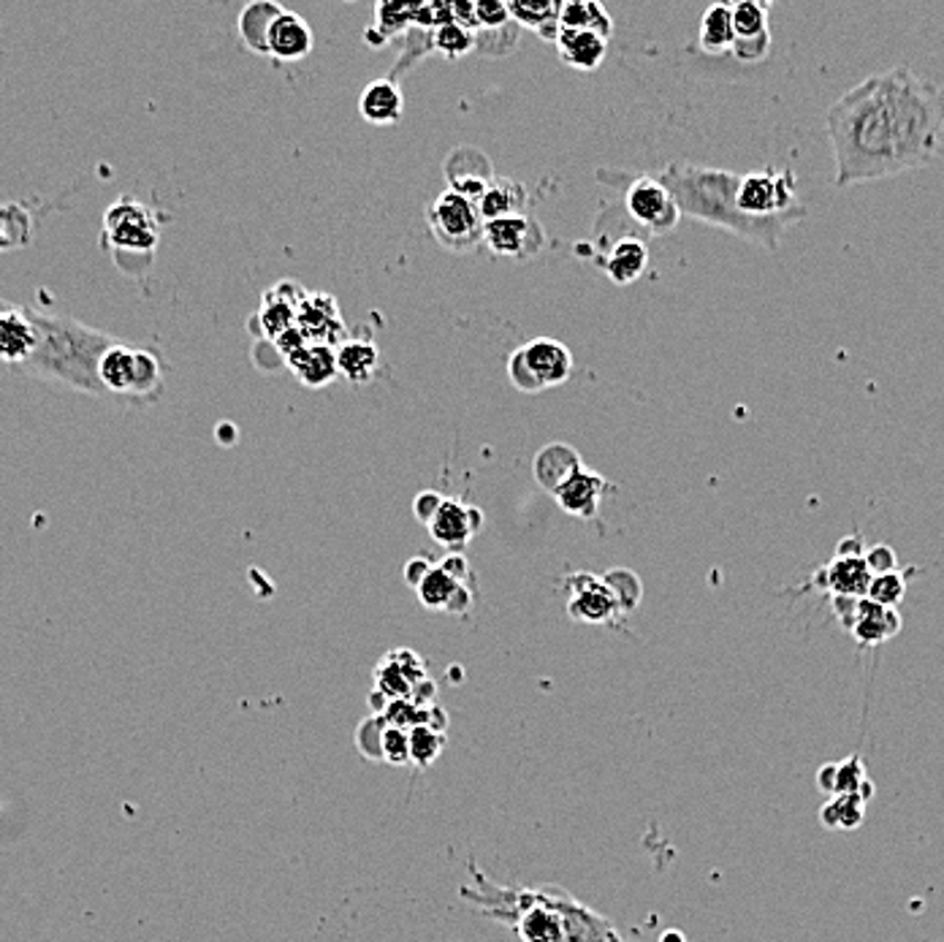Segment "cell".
<instances>
[{
    "label": "cell",
    "mask_w": 944,
    "mask_h": 942,
    "mask_svg": "<svg viewBox=\"0 0 944 942\" xmlns=\"http://www.w3.org/2000/svg\"><path fill=\"white\" fill-rule=\"evenodd\" d=\"M825 126L836 188L925 169L942 147L944 92L910 66H896L844 92Z\"/></svg>",
    "instance_id": "cell-1"
},
{
    "label": "cell",
    "mask_w": 944,
    "mask_h": 942,
    "mask_svg": "<svg viewBox=\"0 0 944 942\" xmlns=\"http://www.w3.org/2000/svg\"><path fill=\"white\" fill-rule=\"evenodd\" d=\"M657 180L665 182V188L674 194L682 218L717 226V229L736 234L744 242L761 245L768 254L779 250L782 234L789 226L801 224L809 215V209H798V212L776 215V218H749L738 209L736 201L742 175L727 169L670 161L659 169Z\"/></svg>",
    "instance_id": "cell-2"
},
{
    "label": "cell",
    "mask_w": 944,
    "mask_h": 942,
    "mask_svg": "<svg viewBox=\"0 0 944 942\" xmlns=\"http://www.w3.org/2000/svg\"><path fill=\"white\" fill-rule=\"evenodd\" d=\"M28 313L39 329V348L22 373L44 375L96 397L103 394L98 384V359L115 343V337L33 305H28Z\"/></svg>",
    "instance_id": "cell-3"
},
{
    "label": "cell",
    "mask_w": 944,
    "mask_h": 942,
    "mask_svg": "<svg viewBox=\"0 0 944 942\" xmlns=\"http://www.w3.org/2000/svg\"><path fill=\"white\" fill-rule=\"evenodd\" d=\"M158 226L160 218L150 207L131 199V196H122L103 212L101 242L115 256V264L122 272H128V267H131L128 261H136V269L141 275L150 267L158 250Z\"/></svg>",
    "instance_id": "cell-4"
},
{
    "label": "cell",
    "mask_w": 944,
    "mask_h": 942,
    "mask_svg": "<svg viewBox=\"0 0 944 942\" xmlns=\"http://www.w3.org/2000/svg\"><path fill=\"white\" fill-rule=\"evenodd\" d=\"M429 231L450 254H470L484 242V218L467 196L443 190L427 215Z\"/></svg>",
    "instance_id": "cell-5"
},
{
    "label": "cell",
    "mask_w": 944,
    "mask_h": 942,
    "mask_svg": "<svg viewBox=\"0 0 944 942\" xmlns=\"http://www.w3.org/2000/svg\"><path fill=\"white\" fill-rule=\"evenodd\" d=\"M622 182H627L625 188V212L635 226H640V231L646 237H659V234L674 231L682 220L678 212L674 194L665 188V182H659L652 175H629L625 171H616Z\"/></svg>",
    "instance_id": "cell-6"
},
{
    "label": "cell",
    "mask_w": 944,
    "mask_h": 942,
    "mask_svg": "<svg viewBox=\"0 0 944 942\" xmlns=\"http://www.w3.org/2000/svg\"><path fill=\"white\" fill-rule=\"evenodd\" d=\"M738 209L749 218H776L806 209L798 201L793 169H761L742 175L738 182Z\"/></svg>",
    "instance_id": "cell-7"
},
{
    "label": "cell",
    "mask_w": 944,
    "mask_h": 942,
    "mask_svg": "<svg viewBox=\"0 0 944 942\" xmlns=\"http://www.w3.org/2000/svg\"><path fill=\"white\" fill-rule=\"evenodd\" d=\"M484 245L497 258H510V261H527L538 256L546 245V231L535 218L524 215H508V218L486 220L484 224Z\"/></svg>",
    "instance_id": "cell-8"
},
{
    "label": "cell",
    "mask_w": 944,
    "mask_h": 942,
    "mask_svg": "<svg viewBox=\"0 0 944 942\" xmlns=\"http://www.w3.org/2000/svg\"><path fill=\"white\" fill-rule=\"evenodd\" d=\"M39 348V329L30 318L28 305L17 307L0 299V361L22 369Z\"/></svg>",
    "instance_id": "cell-9"
},
{
    "label": "cell",
    "mask_w": 944,
    "mask_h": 942,
    "mask_svg": "<svg viewBox=\"0 0 944 942\" xmlns=\"http://www.w3.org/2000/svg\"><path fill=\"white\" fill-rule=\"evenodd\" d=\"M296 326L307 337V343L337 348L348 340V329H345L342 316H339L337 299L324 291L307 294V299L299 305V313H296Z\"/></svg>",
    "instance_id": "cell-10"
},
{
    "label": "cell",
    "mask_w": 944,
    "mask_h": 942,
    "mask_svg": "<svg viewBox=\"0 0 944 942\" xmlns=\"http://www.w3.org/2000/svg\"><path fill=\"white\" fill-rule=\"evenodd\" d=\"M521 354L543 391L567 384L573 375V367H576L570 348H567L565 343L554 340V337H535V340L521 345Z\"/></svg>",
    "instance_id": "cell-11"
},
{
    "label": "cell",
    "mask_w": 944,
    "mask_h": 942,
    "mask_svg": "<svg viewBox=\"0 0 944 942\" xmlns=\"http://www.w3.org/2000/svg\"><path fill=\"white\" fill-rule=\"evenodd\" d=\"M446 177L448 190L467 196V199L478 205V199L486 194V188L495 182V169H491V161L480 150H475V147H459V150L450 152V158L446 161Z\"/></svg>",
    "instance_id": "cell-12"
},
{
    "label": "cell",
    "mask_w": 944,
    "mask_h": 942,
    "mask_svg": "<svg viewBox=\"0 0 944 942\" xmlns=\"http://www.w3.org/2000/svg\"><path fill=\"white\" fill-rule=\"evenodd\" d=\"M573 601H570V617L578 622H608L619 612V603H616L614 593L606 584V578L595 574H576L570 578Z\"/></svg>",
    "instance_id": "cell-13"
},
{
    "label": "cell",
    "mask_w": 944,
    "mask_h": 942,
    "mask_svg": "<svg viewBox=\"0 0 944 942\" xmlns=\"http://www.w3.org/2000/svg\"><path fill=\"white\" fill-rule=\"evenodd\" d=\"M597 264L616 286H633L638 277H644L649 267V245L640 237H619L608 245L606 254L597 256Z\"/></svg>",
    "instance_id": "cell-14"
},
{
    "label": "cell",
    "mask_w": 944,
    "mask_h": 942,
    "mask_svg": "<svg viewBox=\"0 0 944 942\" xmlns=\"http://www.w3.org/2000/svg\"><path fill=\"white\" fill-rule=\"evenodd\" d=\"M315 36L312 28L301 14L294 11H282L269 30V58L280 60V63H296L305 60L312 52Z\"/></svg>",
    "instance_id": "cell-15"
},
{
    "label": "cell",
    "mask_w": 944,
    "mask_h": 942,
    "mask_svg": "<svg viewBox=\"0 0 944 942\" xmlns=\"http://www.w3.org/2000/svg\"><path fill=\"white\" fill-rule=\"evenodd\" d=\"M872 571H868L866 557H833L814 582L819 589H828L833 598H866L872 587Z\"/></svg>",
    "instance_id": "cell-16"
},
{
    "label": "cell",
    "mask_w": 944,
    "mask_h": 942,
    "mask_svg": "<svg viewBox=\"0 0 944 942\" xmlns=\"http://www.w3.org/2000/svg\"><path fill=\"white\" fill-rule=\"evenodd\" d=\"M582 467H584L582 454H578L573 446H567V443H548V446H543L540 452L535 454V462H533L535 482H538L540 489L548 492L552 497L557 495V492L563 489V486L570 482Z\"/></svg>",
    "instance_id": "cell-17"
},
{
    "label": "cell",
    "mask_w": 944,
    "mask_h": 942,
    "mask_svg": "<svg viewBox=\"0 0 944 942\" xmlns=\"http://www.w3.org/2000/svg\"><path fill=\"white\" fill-rule=\"evenodd\" d=\"M606 489H610V486L600 473H592L589 467H582V470L554 495V500H557V506L563 508L565 514L578 516V519H595V516L600 514L603 492Z\"/></svg>",
    "instance_id": "cell-18"
},
{
    "label": "cell",
    "mask_w": 944,
    "mask_h": 942,
    "mask_svg": "<svg viewBox=\"0 0 944 942\" xmlns=\"http://www.w3.org/2000/svg\"><path fill=\"white\" fill-rule=\"evenodd\" d=\"M286 365L296 375V380H299L301 386H307V389H324V386L335 384L339 375L337 348H331V345L307 343L305 348H299L294 356H288Z\"/></svg>",
    "instance_id": "cell-19"
},
{
    "label": "cell",
    "mask_w": 944,
    "mask_h": 942,
    "mask_svg": "<svg viewBox=\"0 0 944 942\" xmlns=\"http://www.w3.org/2000/svg\"><path fill=\"white\" fill-rule=\"evenodd\" d=\"M359 115L369 126H397L405 117V96L399 82L388 77L369 82L359 96Z\"/></svg>",
    "instance_id": "cell-20"
},
{
    "label": "cell",
    "mask_w": 944,
    "mask_h": 942,
    "mask_svg": "<svg viewBox=\"0 0 944 942\" xmlns=\"http://www.w3.org/2000/svg\"><path fill=\"white\" fill-rule=\"evenodd\" d=\"M136 345L112 343L103 356L98 359V384L103 394H115V397H133V380H136Z\"/></svg>",
    "instance_id": "cell-21"
},
{
    "label": "cell",
    "mask_w": 944,
    "mask_h": 942,
    "mask_svg": "<svg viewBox=\"0 0 944 942\" xmlns=\"http://www.w3.org/2000/svg\"><path fill=\"white\" fill-rule=\"evenodd\" d=\"M416 593H418V601H421L427 608H435V612L461 614L470 608V601H473L470 589H467L461 582H456L454 576H448L437 563L431 565L429 574L418 582Z\"/></svg>",
    "instance_id": "cell-22"
},
{
    "label": "cell",
    "mask_w": 944,
    "mask_h": 942,
    "mask_svg": "<svg viewBox=\"0 0 944 942\" xmlns=\"http://www.w3.org/2000/svg\"><path fill=\"white\" fill-rule=\"evenodd\" d=\"M427 529L431 538H435V544L446 546L448 552H461L475 535L470 522V506H465V503L456 500V497H446V503L437 510V516L429 522Z\"/></svg>",
    "instance_id": "cell-23"
},
{
    "label": "cell",
    "mask_w": 944,
    "mask_h": 942,
    "mask_svg": "<svg viewBox=\"0 0 944 942\" xmlns=\"http://www.w3.org/2000/svg\"><path fill=\"white\" fill-rule=\"evenodd\" d=\"M853 636L861 644L877 646L885 644L887 638H893L901 631V614L896 608H885L880 603L861 598L855 608V622H853Z\"/></svg>",
    "instance_id": "cell-24"
},
{
    "label": "cell",
    "mask_w": 944,
    "mask_h": 942,
    "mask_svg": "<svg viewBox=\"0 0 944 942\" xmlns=\"http://www.w3.org/2000/svg\"><path fill=\"white\" fill-rule=\"evenodd\" d=\"M557 52L565 66L578 71H597L608 54V39L584 30H559Z\"/></svg>",
    "instance_id": "cell-25"
},
{
    "label": "cell",
    "mask_w": 944,
    "mask_h": 942,
    "mask_svg": "<svg viewBox=\"0 0 944 942\" xmlns=\"http://www.w3.org/2000/svg\"><path fill=\"white\" fill-rule=\"evenodd\" d=\"M380 350L369 340H345L337 345V369L348 384L364 386L378 375Z\"/></svg>",
    "instance_id": "cell-26"
},
{
    "label": "cell",
    "mask_w": 944,
    "mask_h": 942,
    "mask_svg": "<svg viewBox=\"0 0 944 942\" xmlns=\"http://www.w3.org/2000/svg\"><path fill=\"white\" fill-rule=\"evenodd\" d=\"M559 6L563 3L557 0H510L508 11L518 28L535 30L543 41L557 44L559 30H563L559 28Z\"/></svg>",
    "instance_id": "cell-27"
},
{
    "label": "cell",
    "mask_w": 944,
    "mask_h": 942,
    "mask_svg": "<svg viewBox=\"0 0 944 942\" xmlns=\"http://www.w3.org/2000/svg\"><path fill=\"white\" fill-rule=\"evenodd\" d=\"M817 782L825 793H831V796L861 793V796L868 802V796H872V791H874L872 780L866 777V766H863L857 755H853V758H847L842 763H825V766L819 769Z\"/></svg>",
    "instance_id": "cell-28"
},
{
    "label": "cell",
    "mask_w": 944,
    "mask_h": 942,
    "mask_svg": "<svg viewBox=\"0 0 944 942\" xmlns=\"http://www.w3.org/2000/svg\"><path fill=\"white\" fill-rule=\"evenodd\" d=\"M282 6L271 3V0H261V3L245 6L242 14H239L237 28L242 44L256 54H269V30L271 22L282 14Z\"/></svg>",
    "instance_id": "cell-29"
},
{
    "label": "cell",
    "mask_w": 944,
    "mask_h": 942,
    "mask_svg": "<svg viewBox=\"0 0 944 942\" xmlns=\"http://www.w3.org/2000/svg\"><path fill=\"white\" fill-rule=\"evenodd\" d=\"M697 44L708 54H725L736 44V24H733V6L714 3L700 17Z\"/></svg>",
    "instance_id": "cell-30"
},
{
    "label": "cell",
    "mask_w": 944,
    "mask_h": 942,
    "mask_svg": "<svg viewBox=\"0 0 944 942\" xmlns=\"http://www.w3.org/2000/svg\"><path fill=\"white\" fill-rule=\"evenodd\" d=\"M527 201H529V194L521 182L495 180L489 188H486V194L478 199V212L486 224V220L508 218V215H524Z\"/></svg>",
    "instance_id": "cell-31"
},
{
    "label": "cell",
    "mask_w": 944,
    "mask_h": 942,
    "mask_svg": "<svg viewBox=\"0 0 944 942\" xmlns=\"http://www.w3.org/2000/svg\"><path fill=\"white\" fill-rule=\"evenodd\" d=\"M559 28L563 30H584V33H597L610 39L614 33V20L600 3L595 0H570L559 6Z\"/></svg>",
    "instance_id": "cell-32"
},
{
    "label": "cell",
    "mask_w": 944,
    "mask_h": 942,
    "mask_svg": "<svg viewBox=\"0 0 944 942\" xmlns=\"http://www.w3.org/2000/svg\"><path fill=\"white\" fill-rule=\"evenodd\" d=\"M163 394V361L156 350L139 348L136 350V380L133 397L136 403H156Z\"/></svg>",
    "instance_id": "cell-33"
},
{
    "label": "cell",
    "mask_w": 944,
    "mask_h": 942,
    "mask_svg": "<svg viewBox=\"0 0 944 942\" xmlns=\"http://www.w3.org/2000/svg\"><path fill=\"white\" fill-rule=\"evenodd\" d=\"M866 817V799L861 793H844V796H833L828 804L819 810V821L825 829L836 831H853Z\"/></svg>",
    "instance_id": "cell-34"
},
{
    "label": "cell",
    "mask_w": 944,
    "mask_h": 942,
    "mask_svg": "<svg viewBox=\"0 0 944 942\" xmlns=\"http://www.w3.org/2000/svg\"><path fill=\"white\" fill-rule=\"evenodd\" d=\"M431 39H435V33H429V30H421V28L407 30V33L403 36V41H405L403 52H399L397 63H394L391 77H388V79L399 82V79H403L405 73L418 63V60H424L427 54L435 52V41H431Z\"/></svg>",
    "instance_id": "cell-35"
},
{
    "label": "cell",
    "mask_w": 944,
    "mask_h": 942,
    "mask_svg": "<svg viewBox=\"0 0 944 942\" xmlns=\"http://www.w3.org/2000/svg\"><path fill=\"white\" fill-rule=\"evenodd\" d=\"M771 6L761 0H742L733 6V24H736V39H757V36L771 33L768 30Z\"/></svg>",
    "instance_id": "cell-36"
},
{
    "label": "cell",
    "mask_w": 944,
    "mask_h": 942,
    "mask_svg": "<svg viewBox=\"0 0 944 942\" xmlns=\"http://www.w3.org/2000/svg\"><path fill=\"white\" fill-rule=\"evenodd\" d=\"M418 3H378L375 6V22L372 28L388 41L399 39L410 30L413 14H416Z\"/></svg>",
    "instance_id": "cell-37"
},
{
    "label": "cell",
    "mask_w": 944,
    "mask_h": 942,
    "mask_svg": "<svg viewBox=\"0 0 944 942\" xmlns=\"http://www.w3.org/2000/svg\"><path fill=\"white\" fill-rule=\"evenodd\" d=\"M30 231V215L20 205L0 207V254L28 245Z\"/></svg>",
    "instance_id": "cell-38"
},
{
    "label": "cell",
    "mask_w": 944,
    "mask_h": 942,
    "mask_svg": "<svg viewBox=\"0 0 944 942\" xmlns=\"http://www.w3.org/2000/svg\"><path fill=\"white\" fill-rule=\"evenodd\" d=\"M435 54L446 60H461L465 54L475 52V33L465 30L461 24L448 22L443 28L435 30Z\"/></svg>",
    "instance_id": "cell-39"
},
{
    "label": "cell",
    "mask_w": 944,
    "mask_h": 942,
    "mask_svg": "<svg viewBox=\"0 0 944 942\" xmlns=\"http://www.w3.org/2000/svg\"><path fill=\"white\" fill-rule=\"evenodd\" d=\"M518 24L510 22L499 30H478L475 33V52L489 54V58H503V54L514 52L518 44Z\"/></svg>",
    "instance_id": "cell-40"
},
{
    "label": "cell",
    "mask_w": 944,
    "mask_h": 942,
    "mask_svg": "<svg viewBox=\"0 0 944 942\" xmlns=\"http://www.w3.org/2000/svg\"><path fill=\"white\" fill-rule=\"evenodd\" d=\"M906 595V578L904 574H898V571H893V574H882L872 578V587H868V601L880 603V606L885 608H896L901 601H904Z\"/></svg>",
    "instance_id": "cell-41"
},
{
    "label": "cell",
    "mask_w": 944,
    "mask_h": 942,
    "mask_svg": "<svg viewBox=\"0 0 944 942\" xmlns=\"http://www.w3.org/2000/svg\"><path fill=\"white\" fill-rule=\"evenodd\" d=\"M603 578H606V584L610 587V593H614L616 603H619V608H625V612H629V608L640 601V582L633 571L614 568Z\"/></svg>",
    "instance_id": "cell-42"
},
{
    "label": "cell",
    "mask_w": 944,
    "mask_h": 942,
    "mask_svg": "<svg viewBox=\"0 0 944 942\" xmlns=\"http://www.w3.org/2000/svg\"><path fill=\"white\" fill-rule=\"evenodd\" d=\"M768 52H771V33L757 36V39H736V44H733L731 49L733 58L744 66L763 63V60L768 58Z\"/></svg>",
    "instance_id": "cell-43"
},
{
    "label": "cell",
    "mask_w": 944,
    "mask_h": 942,
    "mask_svg": "<svg viewBox=\"0 0 944 942\" xmlns=\"http://www.w3.org/2000/svg\"><path fill=\"white\" fill-rule=\"evenodd\" d=\"M475 20H478L480 30H499L514 22L510 20L508 3H499V0H478L475 3Z\"/></svg>",
    "instance_id": "cell-44"
},
{
    "label": "cell",
    "mask_w": 944,
    "mask_h": 942,
    "mask_svg": "<svg viewBox=\"0 0 944 942\" xmlns=\"http://www.w3.org/2000/svg\"><path fill=\"white\" fill-rule=\"evenodd\" d=\"M508 378H510V384H514L516 389L524 391V394H540L543 391L538 380H535L533 369L527 367V359H524L521 348H516L514 354H510V359H508Z\"/></svg>",
    "instance_id": "cell-45"
},
{
    "label": "cell",
    "mask_w": 944,
    "mask_h": 942,
    "mask_svg": "<svg viewBox=\"0 0 944 942\" xmlns=\"http://www.w3.org/2000/svg\"><path fill=\"white\" fill-rule=\"evenodd\" d=\"M866 565L872 576L893 574V571H898V557L887 544H877L866 552Z\"/></svg>",
    "instance_id": "cell-46"
},
{
    "label": "cell",
    "mask_w": 944,
    "mask_h": 942,
    "mask_svg": "<svg viewBox=\"0 0 944 942\" xmlns=\"http://www.w3.org/2000/svg\"><path fill=\"white\" fill-rule=\"evenodd\" d=\"M443 503H446V497H443L440 492H431V489L418 492L416 500H413V514H416V519L421 522V525L429 527V522L435 519Z\"/></svg>",
    "instance_id": "cell-47"
},
{
    "label": "cell",
    "mask_w": 944,
    "mask_h": 942,
    "mask_svg": "<svg viewBox=\"0 0 944 942\" xmlns=\"http://www.w3.org/2000/svg\"><path fill=\"white\" fill-rule=\"evenodd\" d=\"M382 753L391 763H405L410 758V738L399 728H388L386 738H382Z\"/></svg>",
    "instance_id": "cell-48"
},
{
    "label": "cell",
    "mask_w": 944,
    "mask_h": 942,
    "mask_svg": "<svg viewBox=\"0 0 944 942\" xmlns=\"http://www.w3.org/2000/svg\"><path fill=\"white\" fill-rule=\"evenodd\" d=\"M271 345H275V350H277V354L282 356V359H288V356H294L296 350L305 348V345H307V337L301 335L299 326H291V329L282 331V335L277 337V340L271 343Z\"/></svg>",
    "instance_id": "cell-49"
},
{
    "label": "cell",
    "mask_w": 944,
    "mask_h": 942,
    "mask_svg": "<svg viewBox=\"0 0 944 942\" xmlns=\"http://www.w3.org/2000/svg\"><path fill=\"white\" fill-rule=\"evenodd\" d=\"M437 565H440V568L446 571L448 576H454L456 582H461V584H465V578L470 576V563H467V559L461 557V552L446 554V557H443Z\"/></svg>",
    "instance_id": "cell-50"
},
{
    "label": "cell",
    "mask_w": 944,
    "mask_h": 942,
    "mask_svg": "<svg viewBox=\"0 0 944 942\" xmlns=\"http://www.w3.org/2000/svg\"><path fill=\"white\" fill-rule=\"evenodd\" d=\"M450 17H454L456 24H461L465 30H470V33H478V20H475V3H467V0H459V3H450Z\"/></svg>",
    "instance_id": "cell-51"
},
{
    "label": "cell",
    "mask_w": 944,
    "mask_h": 942,
    "mask_svg": "<svg viewBox=\"0 0 944 942\" xmlns=\"http://www.w3.org/2000/svg\"><path fill=\"white\" fill-rule=\"evenodd\" d=\"M431 565H435V563H431L429 557H413L410 563L405 565V578H407V584H410V587L416 589V587H418V582H421V578L427 576L429 571H431Z\"/></svg>",
    "instance_id": "cell-52"
},
{
    "label": "cell",
    "mask_w": 944,
    "mask_h": 942,
    "mask_svg": "<svg viewBox=\"0 0 944 942\" xmlns=\"http://www.w3.org/2000/svg\"><path fill=\"white\" fill-rule=\"evenodd\" d=\"M836 557H866V549H863L861 535H849V538H844L842 544H838Z\"/></svg>",
    "instance_id": "cell-53"
},
{
    "label": "cell",
    "mask_w": 944,
    "mask_h": 942,
    "mask_svg": "<svg viewBox=\"0 0 944 942\" xmlns=\"http://www.w3.org/2000/svg\"><path fill=\"white\" fill-rule=\"evenodd\" d=\"M218 440L223 443V446H233V443H237V427H233V424H220Z\"/></svg>",
    "instance_id": "cell-54"
},
{
    "label": "cell",
    "mask_w": 944,
    "mask_h": 942,
    "mask_svg": "<svg viewBox=\"0 0 944 942\" xmlns=\"http://www.w3.org/2000/svg\"><path fill=\"white\" fill-rule=\"evenodd\" d=\"M470 522H473V529H475V533H478L480 525H484V514H480V510L475 508V506H470Z\"/></svg>",
    "instance_id": "cell-55"
}]
</instances>
